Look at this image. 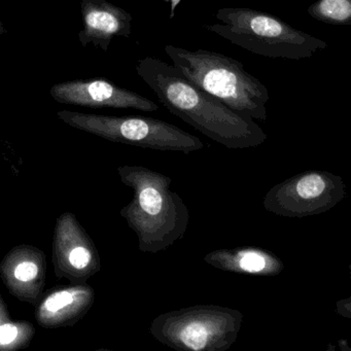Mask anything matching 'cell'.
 Here are the masks:
<instances>
[{"label":"cell","mask_w":351,"mask_h":351,"mask_svg":"<svg viewBox=\"0 0 351 351\" xmlns=\"http://www.w3.org/2000/svg\"><path fill=\"white\" fill-rule=\"evenodd\" d=\"M164 51L186 79L234 112L263 122L268 118L269 90L240 61L213 51L186 50L173 45Z\"/></svg>","instance_id":"obj_3"},{"label":"cell","mask_w":351,"mask_h":351,"mask_svg":"<svg viewBox=\"0 0 351 351\" xmlns=\"http://www.w3.org/2000/svg\"><path fill=\"white\" fill-rule=\"evenodd\" d=\"M121 182L133 191V198L120 215L136 234L141 252L158 254L186 235L188 206L171 190L172 178L143 166H120Z\"/></svg>","instance_id":"obj_2"},{"label":"cell","mask_w":351,"mask_h":351,"mask_svg":"<svg viewBox=\"0 0 351 351\" xmlns=\"http://www.w3.org/2000/svg\"><path fill=\"white\" fill-rule=\"evenodd\" d=\"M135 69L166 110L211 141L227 149H244L258 147L268 139L254 120L228 108L174 65L145 57Z\"/></svg>","instance_id":"obj_1"},{"label":"cell","mask_w":351,"mask_h":351,"mask_svg":"<svg viewBox=\"0 0 351 351\" xmlns=\"http://www.w3.org/2000/svg\"><path fill=\"white\" fill-rule=\"evenodd\" d=\"M167 3H169L170 5V13L169 17L170 19H173L176 17V9H178V5H180L182 0H165Z\"/></svg>","instance_id":"obj_17"},{"label":"cell","mask_w":351,"mask_h":351,"mask_svg":"<svg viewBox=\"0 0 351 351\" xmlns=\"http://www.w3.org/2000/svg\"><path fill=\"white\" fill-rule=\"evenodd\" d=\"M346 196L341 176L324 170H307L272 186L263 205L269 213L303 219L328 213Z\"/></svg>","instance_id":"obj_7"},{"label":"cell","mask_w":351,"mask_h":351,"mask_svg":"<svg viewBox=\"0 0 351 351\" xmlns=\"http://www.w3.org/2000/svg\"><path fill=\"white\" fill-rule=\"evenodd\" d=\"M203 261L217 270L250 276L275 277L285 268L276 254L256 246L213 250Z\"/></svg>","instance_id":"obj_13"},{"label":"cell","mask_w":351,"mask_h":351,"mask_svg":"<svg viewBox=\"0 0 351 351\" xmlns=\"http://www.w3.org/2000/svg\"><path fill=\"white\" fill-rule=\"evenodd\" d=\"M50 93L58 104L84 108H133L145 112L159 110V106L152 100L101 79L56 84Z\"/></svg>","instance_id":"obj_9"},{"label":"cell","mask_w":351,"mask_h":351,"mask_svg":"<svg viewBox=\"0 0 351 351\" xmlns=\"http://www.w3.org/2000/svg\"><path fill=\"white\" fill-rule=\"evenodd\" d=\"M0 278L16 299L36 306L46 285V254L30 244L15 246L0 262Z\"/></svg>","instance_id":"obj_10"},{"label":"cell","mask_w":351,"mask_h":351,"mask_svg":"<svg viewBox=\"0 0 351 351\" xmlns=\"http://www.w3.org/2000/svg\"><path fill=\"white\" fill-rule=\"evenodd\" d=\"M205 29L252 54L272 59L303 60L328 47L324 40L301 32L266 12L223 8Z\"/></svg>","instance_id":"obj_4"},{"label":"cell","mask_w":351,"mask_h":351,"mask_svg":"<svg viewBox=\"0 0 351 351\" xmlns=\"http://www.w3.org/2000/svg\"><path fill=\"white\" fill-rule=\"evenodd\" d=\"M36 326L27 320H14L0 295V351H19L32 344Z\"/></svg>","instance_id":"obj_14"},{"label":"cell","mask_w":351,"mask_h":351,"mask_svg":"<svg viewBox=\"0 0 351 351\" xmlns=\"http://www.w3.org/2000/svg\"><path fill=\"white\" fill-rule=\"evenodd\" d=\"M307 12L313 19L322 23L351 25V0H316Z\"/></svg>","instance_id":"obj_15"},{"label":"cell","mask_w":351,"mask_h":351,"mask_svg":"<svg viewBox=\"0 0 351 351\" xmlns=\"http://www.w3.org/2000/svg\"><path fill=\"white\" fill-rule=\"evenodd\" d=\"M94 302L95 291L87 283L52 289L36 304L34 317L44 328H69L87 315Z\"/></svg>","instance_id":"obj_11"},{"label":"cell","mask_w":351,"mask_h":351,"mask_svg":"<svg viewBox=\"0 0 351 351\" xmlns=\"http://www.w3.org/2000/svg\"><path fill=\"white\" fill-rule=\"evenodd\" d=\"M59 119L73 128L112 143L143 149L189 154L200 151V138L158 119L141 116L112 117L61 110Z\"/></svg>","instance_id":"obj_6"},{"label":"cell","mask_w":351,"mask_h":351,"mask_svg":"<svg viewBox=\"0 0 351 351\" xmlns=\"http://www.w3.org/2000/svg\"><path fill=\"white\" fill-rule=\"evenodd\" d=\"M83 30L79 38L82 46L89 44L106 52L114 36L130 38L132 32V16L106 1V0H82Z\"/></svg>","instance_id":"obj_12"},{"label":"cell","mask_w":351,"mask_h":351,"mask_svg":"<svg viewBox=\"0 0 351 351\" xmlns=\"http://www.w3.org/2000/svg\"><path fill=\"white\" fill-rule=\"evenodd\" d=\"M243 318L237 309L196 305L160 314L149 332L176 351H227L237 340Z\"/></svg>","instance_id":"obj_5"},{"label":"cell","mask_w":351,"mask_h":351,"mask_svg":"<svg viewBox=\"0 0 351 351\" xmlns=\"http://www.w3.org/2000/svg\"><path fill=\"white\" fill-rule=\"evenodd\" d=\"M55 276L71 285L87 283L101 270V258L91 236L73 213H62L55 223L52 241Z\"/></svg>","instance_id":"obj_8"},{"label":"cell","mask_w":351,"mask_h":351,"mask_svg":"<svg viewBox=\"0 0 351 351\" xmlns=\"http://www.w3.org/2000/svg\"><path fill=\"white\" fill-rule=\"evenodd\" d=\"M336 311L337 313L340 314L341 316H345V317H351V299L347 298V299L340 300L337 302L336 304Z\"/></svg>","instance_id":"obj_16"}]
</instances>
